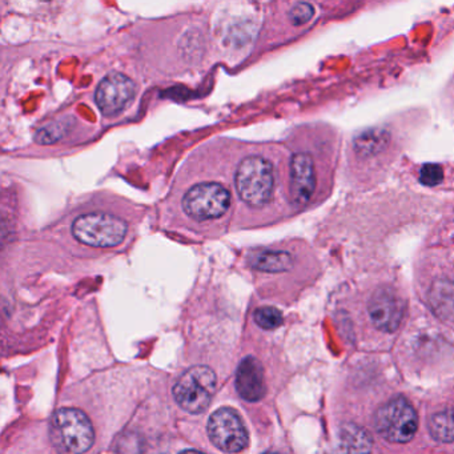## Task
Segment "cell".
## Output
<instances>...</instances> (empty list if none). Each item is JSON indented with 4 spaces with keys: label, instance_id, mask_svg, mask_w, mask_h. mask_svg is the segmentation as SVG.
<instances>
[{
    "label": "cell",
    "instance_id": "cell-7",
    "mask_svg": "<svg viewBox=\"0 0 454 454\" xmlns=\"http://www.w3.org/2000/svg\"><path fill=\"white\" fill-rule=\"evenodd\" d=\"M208 435L211 442L225 453H239L248 443V432L240 416L231 408H222L212 414Z\"/></svg>",
    "mask_w": 454,
    "mask_h": 454
},
{
    "label": "cell",
    "instance_id": "cell-3",
    "mask_svg": "<svg viewBox=\"0 0 454 454\" xmlns=\"http://www.w3.org/2000/svg\"><path fill=\"white\" fill-rule=\"evenodd\" d=\"M216 389V374L208 366L188 369L174 387V397L179 406L190 413H201L208 408Z\"/></svg>",
    "mask_w": 454,
    "mask_h": 454
},
{
    "label": "cell",
    "instance_id": "cell-6",
    "mask_svg": "<svg viewBox=\"0 0 454 454\" xmlns=\"http://www.w3.org/2000/svg\"><path fill=\"white\" fill-rule=\"evenodd\" d=\"M231 193L217 183H201L191 188L183 199V208L196 222L216 220L227 214Z\"/></svg>",
    "mask_w": 454,
    "mask_h": 454
},
{
    "label": "cell",
    "instance_id": "cell-17",
    "mask_svg": "<svg viewBox=\"0 0 454 454\" xmlns=\"http://www.w3.org/2000/svg\"><path fill=\"white\" fill-rule=\"evenodd\" d=\"M384 142L380 134H374V132H365L361 135L357 140H356V148H358L360 153H365V155H371V153H377V148L381 147V143Z\"/></svg>",
    "mask_w": 454,
    "mask_h": 454
},
{
    "label": "cell",
    "instance_id": "cell-21",
    "mask_svg": "<svg viewBox=\"0 0 454 454\" xmlns=\"http://www.w3.org/2000/svg\"><path fill=\"white\" fill-rule=\"evenodd\" d=\"M180 454H203V453H200V451H198V450H184V451H182V453Z\"/></svg>",
    "mask_w": 454,
    "mask_h": 454
},
{
    "label": "cell",
    "instance_id": "cell-8",
    "mask_svg": "<svg viewBox=\"0 0 454 454\" xmlns=\"http://www.w3.org/2000/svg\"><path fill=\"white\" fill-rule=\"evenodd\" d=\"M137 94V86L121 74H111L100 82L95 94V102L103 115L113 118L126 110Z\"/></svg>",
    "mask_w": 454,
    "mask_h": 454
},
{
    "label": "cell",
    "instance_id": "cell-18",
    "mask_svg": "<svg viewBox=\"0 0 454 454\" xmlns=\"http://www.w3.org/2000/svg\"><path fill=\"white\" fill-rule=\"evenodd\" d=\"M419 180H421L422 184L427 185V187H435V185L442 183V168L437 164H427L419 171Z\"/></svg>",
    "mask_w": 454,
    "mask_h": 454
},
{
    "label": "cell",
    "instance_id": "cell-9",
    "mask_svg": "<svg viewBox=\"0 0 454 454\" xmlns=\"http://www.w3.org/2000/svg\"><path fill=\"white\" fill-rule=\"evenodd\" d=\"M369 315L374 325L382 332H395L405 315V302L395 289L379 288L371 297Z\"/></svg>",
    "mask_w": 454,
    "mask_h": 454
},
{
    "label": "cell",
    "instance_id": "cell-12",
    "mask_svg": "<svg viewBox=\"0 0 454 454\" xmlns=\"http://www.w3.org/2000/svg\"><path fill=\"white\" fill-rule=\"evenodd\" d=\"M373 438L364 427L347 424L340 427L333 445V454H369Z\"/></svg>",
    "mask_w": 454,
    "mask_h": 454
},
{
    "label": "cell",
    "instance_id": "cell-10",
    "mask_svg": "<svg viewBox=\"0 0 454 454\" xmlns=\"http://www.w3.org/2000/svg\"><path fill=\"white\" fill-rule=\"evenodd\" d=\"M316 188L315 166L308 153H296L291 160V200L294 206H305Z\"/></svg>",
    "mask_w": 454,
    "mask_h": 454
},
{
    "label": "cell",
    "instance_id": "cell-16",
    "mask_svg": "<svg viewBox=\"0 0 454 454\" xmlns=\"http://www.w3.org/2000/svg\"><path fill=\"white\" fill-rule=\"evenodd\" d=\"M254 321L262 329H276L283 324V315L273 307H262L254 312Z\"/></svg>",
    "mask_w": 454,
    "mask_h": 454
},
{
    "label": "cell",
    "instance_id": "cell-14",
    "mask_svg": "<svg viewBox=\"0 0 454 454\" xmlns=\"http://www.w3.org/2000/svg\"><path fill=\"white\" fill-rule=\"evenodd\" d=\"M251 264L254 270H262V272H286L291 270L294 259L286 252L262 251L252 254Z\"/></svg>",
    "mask_w": 454,
    "mask_h": 454
},
{
    "label": "cell",
    "instance_id": "cell-13",
    "mask_svg": "<svg viewBox=\"0 0 454 454\" xmlns=\"http://www.w3.org/2000/svg\"><path fill=\"white\" fill-rule=\"evenodd\" d=\"M429 304L433 312L445 321H454V281L441 278L430 286Z\"/></svg>",
    "mask_w": 454,
    "mask_h": 454
},
{
    "label": "cell",
    "instance_id": "cell-22",
    "mask_svg": "<svg viewBox=\"0 0 454 454\" xmlns=\"http://www.w3.org/2000/svg\"><path fill=\"white\" fill-rule=\"evenodd\" d=\"M267 454H278V453H267Z\"/></svg>",
    "mask_w": 454,
    "mask_h": 454
},
{
    "label": "cell",
    "instance_id": "cell-2",
    "mask_svg": "<svg viewBox=\"0 0 454 454\" xmlns=\"http://www.w3.org/2000/svg\"><path fill=\"white\" fill-rule=\"evenodd\" d=\"M236 190L241 200L252 207H262L272 198L275 174L270 161L251 156L241 161L236 171Z\"/></svg>",
    "mask_w": 454,
    "mask_h": 454
},
{
    "label": "cell",
    "instance_id": "cell-4",
    "mask_svg": "<svg viewBox=\"0 0 454 454\" xmlns=\"http://www.w3.org/2000/svg\"><path fill=\"white\" fill-rule=\"evenodd\" d=\"M374 427L389 442L405 443L416 434L419 419L408 401L395 398L376 411Z\"/></svg>",
    "mask_w": 454,
    "mask_h": 454
},
{
    "label": "cell",
    "instance_id": "cell-5",
    "mask_svg": "<svg viewBox=\"0 0 454 454\" xmlns=\"http://www.w3.org/2000/svg\"><path fill=\"white\" fill-rule=\"evenodd\" d=\"M73 233L86 246L116 247L123 243L127 235V223L107 214H86L74 222Z\"/></svg>",
    "mask_w": 454,
    "mask_h": 454
},
{
    "label": "cell",
    "instance_id": "cell-19",
    "mask_svg": "<svg viewBox=\"0 0 454 454\" xmlns=\"http://www.w3.org/2000/svg\"><path fill=\"white\" fill-rule=\"evenodd\" d=\"M315 15V9L308 4H297L294 9L289 12V20L294 26L305 25L309 22Z\"/></svg>",
    "mask_w": 454,
    "mask_h": 454
},
{
    "label": "cell",
    "instance_id": "cell-11",
    "mask_svg": "<svg viewBox=\"0 0 454 454\" xmlns=\"http://www.w3.org/2000/svg\"><path fill=\"white\" fill-rule=\"evenodd\" d=\"M236 389L244 400L259 401L265 395L264 371L256 358H244L236 373Z\"/></svg>",
    "mask_w": 454,
    "mask_h": 454
},
{
    "label": "cell",
    "instance_id": "cell-15",
    "mask_svg": "<svg viewBox=\"0 0 454 454\" xmlns=\"http://www.w3.org/2000/svg\"><path fill=\"white\" fill-rule=\"evenodd\" d=\"M429 432L435 441L453 442L454 409H445L433 414L429 419Z\"/></svg>",
    "mask_w": 454,
    "mask_h": 454
},
{
    "label": "cell",
    "instance_id": "cell-20",
    "mask_svg": "<svg viewBox=\"0 0 454 454\" xmlns=\"http://www.w3.org/2000/svg\"><path fill=\"white\" fill-rule=\"evenodd\" d=\"M63 126L60 124H52L51 127H46L42 129L38 135H36V142L41 145H51V143L59 140V137L63 135Z\"/></svg>",
    "mask_w": 454,
    "mask_h": 454
},
{
    "label": "cell",
    "instance_id": "cell-1",
    "mask_svg": "<svg viewBox=\"0 0 454 454\" xmlns=\"http://www.w3.org/2000/svg\"><path fill=\"white\" fill-rule=\"evenodd\" d=\"M50 440L59 454H83L94 445V427L79 409H59L50 422Z\"/></svg>",
    "mask_w": 454,
    "mask_h": 454
}]
</instances>
